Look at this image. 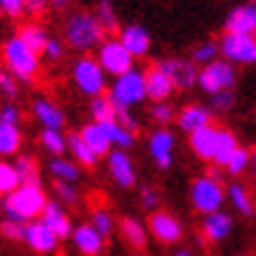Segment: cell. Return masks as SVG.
Here are the masks:
<instances>
[{
    "label": "cell",
    "instance_id": "cell-1",
    "mask_svg": "<svg viewBox=\"0 0 256 256\" xmlns=\"http://www.w3.org/2000/svg\"><path fill=\"white\" fill-rule=\"evenodd\" d=\"M104 38H106V31L96 22L94 12L78 10V12L68 14V19L64 22V45L70 47L73 52L87 54V52L96 50Z\"/></svg>",
    "mask_w": 256,
    "mask_h": 256
},
{
    "label": "cell",
    "instance_id": "cell-2",
    "mask_svg": "<svg viewBox=\"0 0 256 256\" xmlns=\"http://www.w3.org/2000/svg\"><path fill=\"white\" fill-rule=\"evenodd\" d=\"M0 62H2V68L10 70L24 85L33 82L40 73V54L26 45L16 33L2 42V47H0Z\"/></svg>",
    "mask_w": 256,
    "mask_h": 256
},
{
    "label": "cell",
    "instance_id": "cell-3",
    "mask_svg": "<svg viewBox=\"0 0 256 256\" xmlns=\"http://www.w3.org/2000/svg\"><path fill=\"white\" fill-rule=\"evenodd\" d=\"M47 200H50V195L40 181L38 184H19L12 193L2 198V214L8 218L28 224L40 216Z\"/></svg>",
    "mask_w": 256,
    "mask_h": 256
},
{
    "label": "cell",
    "instance_id": "cell-4",
    "mask_svg": "<svg viewBox=\"0 0 256 256\" xmlns=\"http://www.w3.org/2000/svg\"><path fill=\"white\" fill-rule=\"evenodd\" d=\"M188 200L198 214H212L224 210L226 204V184L224 176H214L210 170L198 174L188 186Z\"/></svg>",
    "mask_w": 256,
    "mask_h": 256
},
{
    "label": "cell",
    "instance_id": "cell-5",
    "mask_svg": "<svg viewBox=\"0 0 256 256\" xmlns=\"http://www.w3.org/2000/svg\"><path fill=\"white\" fill-rule=\"evenodd\" d=\"M106 96L113 101L116 108H136L141 106L146 96V78H144V70L141 68H130L124 70L122 76H116L113 82L106 90Z\"/></svg>",
    "mask_w": 256,
    "mask_h": 256
},
{
    "label": "cell",
    "instance_id": "cell-6",
    "mask_svg": "<svg viewBox=\"0 0 256 256\" xmlns=\"http://www.w3.org/2000/svg\"><path fill=\"white\" fill-rule=\"evenodd\" d=\"M70 82L82 96L94 99L108 90V76L92 54H80L70 66Z\"/></svg>",
    "mask_w": 256,
    "mask_h": 256
},
{
    "label": "cell",
    "instance_id": "cell-7",
    "mask_svg": "<svg viewBox=\"0 0 256 256\" xmlns=\"http://www.w3.org/2000/svg\"><path fill=\"white\" fill-rule=\"evenodd\" d=\"M238 82V70L230 62H226L224 56H216L214 62L204 64L198 68V85L204 94H216L226 92V90H233Z\"/></svg>",
    "mask_w": 256,
    "mask_h": 256
},
{
    "label": "cell",
    "instance_id": "cell-8",
    "mask_svg": "<svg viewBox=\"0 0 256 256\" xmlns=\"http://www.w3.org/2000/svg\"><path fill=\"white\" fill-rule=\"evenodd\" d=\"M148 235L158 242V244H164V247H172V244H178L186 235V226L184 221L170 210H162L158 207L156 212H148Z\"/></svg>",
    "mask_w": 256,
    "mask_h": 256
},
{
    "label": "cell",
    "instance_id": "cell-9",
    "mask_svg": "<svg viewBox=\"0 0 256 256\" xmlns=\"http://www.w3.org/2000/svg\"><path fill=\"white\" fill-rule=\"evenodd\" d=\"M216 45H218V56H224L226 62H230L233 66H252V64H256L254 36L224 31V36H221Z\"/></svg>",
    "mask_w": 256,
    "mask_h": 256
},
{
    "label": "cell",
    "instance_id": "cell-10",
    "mask_svg": "<svg viewBox=\"0 0 256 256\" xmlns=\"http://www.w3.org/2000/svg\"><path fill=\"white\" fill-rule=\"evenodd\" d=\"M96 62H99V66L104 70H106V76L108 78H116V76H122L124 70L134 68V59L127 50H124V45L120 42L118 38H104L99 42V47H96V56H94Z\"/></svg>",
    "mask_w": 256,
    "mask_h": 256
},
{
    "label": "cell",
    "instance_id": "cell-11",
    "mask_svg": "<svg viewBox=\"0 0 256 256\" xmlns=\"http://www.w3.org/2000/svg\"><path fill=\"white\" fill-rule=\"evenodd\" d=\"M148 158L153 160L160 172H167L174 167V158H176V136L167 127H156L146 139Z\"/></svg>",
    "mask_w": 256,
    "mask_h": 256
},
{
    "label": "cell",
    "instance_id": "cell-12",
    "mask_svg": "<svg viewBox=\"0 0 256 256\" xmlns=\"http://www.w3.org/2000/svg\"><path fill=\"white\" fill-rule=\"evenodd\" d=\"M106 170H108L110 181L122 190H132L139 184V170H136V162L130 156V150L110 148V153L106 156Z\"/></svg>",
    "mask_w": 256,
    "mask_h": 256
},
{
    "label": "cell",
    "instance_id": "cell-13",
    "mask_svg": "<svg viewBox=\"0 0 256 256\" xmlns=\"http://www.w3.org/2000/svg\"><path fill=\"white\" fill-rule=\"evenodd\" d=\"M22 242L31 249L33 254H38V256L56 254V252H59V244H62V240H59V238H56V235L40 221V218H33V221H28V224H24Z\"/></svg>",
    "mask_w": 256,
    "mask_h": 256
},
{
    "label": "cell",
    "instance_id": "cell-14",
    "mask_svg": "<svg viewBox=\"0 0 256 256\" xmlns=\"http://www.w3.org/2000/svg\"><path fill=\"white\" fill-rule=\"evenodd\" d=\"M158 66L170 76L178 92H188L198 85V66L186 56H164L158 62Z\"/></svg>",
    "mask_w": 256,
    "mask_h": 256
},
{
    "label": "cell",
    "instance_id": "cell-15",
    "mask_svg": "<svg viewBox=\"0 0 256 256\" xmlns=\"http://www.w3.org/2000/svg\"><path fill=\"white\" fill-rule=\"evenodd\" d=\"M68 240L80 256H101L106 252V238L101 233H96V228L90 221L73 226Z\"/></svg>",
    "mask_w": 256,
    "mask_h": 256
},
{
    "label": "cell",
    "instance_id": "cell-16",
    "mask_svg": "<svg viewBox=\"0 0 256 256\" xmlns=\"http://www.w3.org/2000/svg\"><path fill=\"white\" fill-rule=\"evenodd\" d=\"M235 228V218L228 214V212L218 210L212 212V214H204L200 224V238L204 242H212V244H221L230 238Z\"/></svg>",
    "mask_w": 256,
    "mask_h": 256
},
{
    "label": "cell",
    "instance_id": "cell-17",
    "mask_svg": "<svg viewBox=\"0 0 256 256\" xmlns=\"http://www.w3.org/2000/svg\"><path fill=\"white\" fill-rule=\"evenodd\" d=\"M38 218L59 238V240H68L70 230H73V226H76L68 207H64L62 202H56V200H47Z\"/></svg>",
    "mask_w": 256,
    "mask_h": 256
},
{
    "label": "cell",
    "instance_id": "cell-18",
    "mask_svg": "<svg viewBox=\"0 0 256 256\" xmlns=\"http://www.w3.org/2000/svg\"><path fill=\"white\" fill-rule=\"evenodd\" d=\"M31 116L42 130H64L66 127V113L50 96H36L31 101Z\"/></svg>",
    "mask_w": 256,
    "mask_h": 256
},
{
    "label": "cell",
    "instance_id": "cell-19",
    "mask_svg": "<svg viewBox=\"0 0 256 256\" xmlns=\"http://www.w3.org/2000/svg\"><path fill=\"white\" fill-rule=\"evenodd\" d=\"M174 122L181 132L190 134L195 130H200V127H207V124L214 122V113H212L210 106H204V104H186V106H181L176 110V116H174Z\"/></svg>",
    "mask_w": 256,
    "mask_h": 256
},
{
    "label": "cell",
    "instance_id": "cell-20",
    "mask_svg": "<svg viewBox=\"0 0 256 256\" xmlns=\"http://www.w3.org/2000/svg\"><path fill=\"white\" fill-rule=\"evenodd\" d=\"M118 40L124 45V50L134 56V59H144L150 54V33L139 26V24H127L122 28H118Z\"/></svg>",
    "mask_w": 256,
    "mask_h": 256
},
{
    "label": "cell",
    "instance_id": "cell-21",
    "mask_svg": "<svg viewBox=\"0 0 256 256\" xmlns=\"http://www.w3.org/2000/svg\"><path fill=\"white\" fill-rule=\"evenodd\" d=\"M216 132L218 124H207V127H200L195 132L188 134V148L198 160L202 162H212L214 160V148H216Z\"/></svg>",
    "mask_w": 256,
    "mask_h": 256
},
{
    "label": "cell",
    "instance_id": "cell-22",
    "mask_svg": "<svg viewBox=\"0 0 256 256\" xmlns=\"http://www.w3.org/2000/svg\"><path fill=\"white\" fill-rule=\"evenodd\" d=\"M144 78H146V96L150 101H167L172 94L176 92L172 78L158 64H153V66H148L144 70Z\"/></svg>",
    "mask_w": 256,
    "mask_h": 256
},
{
    "label": "cell",
    "instance_id": "cell-23",
    "mask_svg": "<svg viewBox=\"0 0 256 256\" xmlns=\"http://www.w3.org/2000/svg\"><path fill=\"white\" fill-rule=\"evenodd\" d=\"M224 28L228 33H244V36H254L256 33V8L249 2H242L233 8L226 16Z\"/></svg>",
    "mask_w": 256,
    "mask_h": 256
},
{
    "label": "cell",
    "instance_id": "cell-24",
    "mask_svg": "<svg viewBox=\"0 0 256 256\" xmlns=\"http://www.w3.org/2000/svg\"><path fill=\"white\" fill-rule=\"evenodd\" d=\"M226 202L233 207L235 214H240L244 218H252L256 214V200L254 193L247 188V184L242 181H233L226 186Z\"/></svg>",
    "mask_w": 256,
    "mask_h": 256
},
{
    "label": "cell",
    "instance_id": "cell-25",
    "mask_svg": "<svg viewBox=\"0 0 256 256\" xmlns=\"http://www.w3.org/2000/svg\"><path fill=\"white\" fill-rule=\"evenodd\" d=\"M118 233L122 238L127 244L136 252H144L148 247V240H150V235H148V228L146 224L141 221V218L132 216V214H127L118 221Z\"/></svg>",
    "mask_w": 256,
    "mask_h": 256
},
{
    "label": "cell",
    "instance_id": "cell-26",
    "mask_svg": "<svg viewBox=\"0 0 256 256\" xmlns=\"http://www.w3.org/2000/svg\"><path fill=\"white\" fill-rule=\"evenodd\" d=\"M47 172L52 181H68V184H80L82 178V167L68 156H54L47 162Z\"/></svg>",
    "mask_w": 256,
    "mask_h": 256
},
{
    "label": "cell",
    "instance_id": "cell-27",
    "mask_svg": "<svg viewBox=\"0 0 256 256\" xmlns=\"http://www.w3.org/2000/svg\"><path fill=\"white\" fill-rule=\"evenodd\" d=\"M80 139L85 141L87 146L92 148L94 153H96V158H106L110 153V141H108V134H106V130H104V124L101 122H94V120H90V122H85L82 127H80Z\"/></svg>",
    "mask_w": 256,
    "mask_h": 256
},
{
    "label": "cell",
    "instance_id": "cell-28",
    "mask_svg": "<svg viewBox=\"0 0 256 256\" xmlns=\"http://www.w3.org/2000/svg\"><path fill=\"white\" fill-rule=\"evenodd\" d=\"M66 139H68V144H66V153H68V158H73V160H76V162H78L82 170H94V167L99 164V158H96V153H94L92 148L87 146L85 141L80 139L78 132L66 134Z\"/></svg>",
    "mask_w": 256,
    "mask_h": 256
},
{
    "label": "cell",
    "instance_id": "cell-29",
    "mask_svg": "<svg viewBox=\"0 0 256 256\" xmlns=\"http://www.w3.org/2000/svg\"><path fill=\"white\" fill-rule=\"evenodd\" d=\"M24 132L19 124L0 122V158H14L22 153Z\"/></svg>",
    "mask_w": 256,
    "mask_h": 256
},
{
    "label": "cell",
    "instance_id": "cell-30",
    "mask_svg": "<svg viewBox=\"0 0 256 256\" xmlns=\"http://www.w3.org/2000/svg\"><path fill=\"white\" fill-rule=\"evenodd\" d=\"M238 146H240L238 134H235L233 130H228V127H218V132H216V148H214V160H212V164L224 167V162L230 158V153H233Z\"/></svg>",
    "mask_w": 256,
    "mask_h": 256
},
{
    "label": "cell",
    "instance_id": "cell-31",
    "mask_svg": "<svg viewBox=\"0 0 256 256\" xmlns=\"http://www.w3.org/2000/svg\"><path fill=\"white\" fill-rule=\"evenodd\" d=\"M66 144H68V139H66L64 130H40L38 134V146L50 158L66 156Z\"/></svg>",
    "mask_w": 256,
    "mask_h": 256
},
{
    "label": "cell",
    "instance_id": "cell-32",
    "mask_svg": "<svg viewBox=\"0 0 256 256\" xmlns=\"http://www.w3.org/2000/svg\"><path fill=\"white\" fill-rule=\"evenodd\" d=\"M104 130L108 134V141L113 148H122V150H130V148L136 146V134L130 132L127 127L118 122V120H108V122H101Z\"/></svg>",
    "mask_w": 256,
    "mask_h": 256
},
{
    "label": "cell",
    "instance_id": "cell-33",
    "mask_svg": "<svg viewBox=\"0 0 256 256\" xmlns=\"http://www.w3.org/2000/svg\"><path fill=\"white\" fill-rule=\"evenodd\" d=\"M16 36L26 42V45L31 47V50H36V52H42V47H45V42L50 40V33L40 26L38 22H28V24H22L19 26V31H16Z\"/></svg>",
    "mask_w": 256,
    "mask_h": 256
},
{
    "label": "cell",
    "instance_id": "cell-34",
    "mask_svg": "<svg viewBox=\"0 0 256 256\" xmlns=\"http://www.w3.org/2000/svg\"><path fill=\"white\" fill-rule=\"evenodd\" d=\"M249 164H252V150L244 148V146H238L233 153H230V158L224 162L221 170H224L226 176L238 178V176H242V174L249 170Z\"/></svg>",
    "mask_w": 256,
    "mask_h": 256
},
{
    "label": "cell",
    "instance_id": "cell-35",
    "mask_svg": "<svg viewBox=\"0 0 256 256\" xmlns=\"http://www.w3.org/2000/svg\"><path fill=\"white\" fill-rule=\"evenodd\" d=\"M90 224H92L94 228H96V233H101L104 238H110L118 228L116 214H113L108 207H101V204H96V207L90 210Z\"/></svg>",
    "mask_w": 256,
    "mask_h": 256
},
{
    "label": "cell",
    "instance_id": "cell-36",
    "mask_svg": "<svg viewBox=\"0 0 256 256\" xmlns=\"http://www.w3.org/2000/svg\"><path fill=\"white\" fill-rule=\"evenodd\" d=\"M14 167L19 172V178H22V184H38L40 181V162L31 153H19L14 156Z\"/></svg>",
    "mask_w": 256,
    "mask_h": 256
},
{
    "label": "cell",
    "instance_id": "cell-37",
    "mask_svg": "<svg viewBox=\"0 0 256 256\" xmlns=\"http://www.w3.org/2000/svg\"><path fill=\"white\" fill-rule=\"evenodd\" d=\"M52 190H54V200L62 202L64 207H78L80 200H82V193H80L78 184H68V181H54L52 184Z\"/></svg>",
    "mask_w": 256,
    "mask_h": 256
},
{
    "label": "cell",
    "instance_id": "cell-38",
    "mask_svg": "<svg viewBox=\"0 0 256 256\" xmlns=\"http://www.w3.org/2000/svg\"><path fill=\"white\" fill-rule=\"evenodd\" d=\"M90 118H92L94 122L116 120V106H113V101L106 94H99V96L90 99Z\"/></svg>",
    "mask_w": 256,
    "mask_h": 256
},
{
    "label": "cell",
    "instance_id": "cell-39",
    "mask_svg": "<svg viewBox=\"0 0 256 256\" xmlns=\"http://www.w3.org/2000/svg\"><path fill=\"white\" fill-rule=\"evenodd\" d=\"M19 184H22V178H19L14 162L8 158H0V198L10 195Z\"/></svg>",
    "mask_w": 256,
    "mask_h": 256
},
{
    "label": "cell",
    "instance_id": "cell-40",
    "mask_svg": "<svg viewBox=\"0 0 256 256\" xmlns=\"http://www.w3.org/2000/svg\"><path fill=\"white\" fill-rule=\"evenodd\" d=\"M94 16H96V22L101 24V28L108 33H116L120 28V24H118V12L116 8L110 5V0H99V5L94 10Z\"/></svg>",
    "mask_w": 256,
    "mask_h": 256
},
{
    "label": "cell",
    "instance_id": "cell-41",
    "mask_svg": "<svg viewBox=\"0 0 256 256\" xmlns=\"http://www.w3.org/2000/svg\"><path fill=\"white\" fill-rule=\"evenodd\" d=\"M218 56V45L214 42V40H204V42H198V45L190 50V62L200 68V66H204V64H210V62H214Z\"/></svg>",
    "mask_w": 256,
    "mask_h": 256
},
{
    "label": "cell",
    "instance_id": "cell-42",
    "mask_svg": "<svg viewBox=\"0 0 256 256\" xmlns=\"http://www.w3.org/2000/svg\"><path fill=\"white\" fill-rule=\"evenodd\" d=\"M148 116L150 120L158 124V127H167V124L174 122V116H176V110L172 106L170 101H153V106L148 110Z\"/></svg>",
    "mask_w": 256,
    "mask_h": 256
},
{
    "label": "cell",
    "instance_id": "cell-43",
    "mask_svg": "<svg viewBox=\"0 0 256 256\" xmlns=\"http://www.w3.org/2000/svg\"><path fill=\"white\" fill-rule=\"evenodd\" d=\"M235 92L233 90H226V92H216L210 96V108L212 113H230L235 108Z\"/></svg>",
    "mask_w": 256,
    "mask_h": 256
},
{
    "label": "cell",
    "instance_id": "cell-44",
    "mask_svg": "<svg viewBox=\"0 0 256 256\" xmlns=\"http://www.w3.org/2000/svg\"><path fill=\"white\" fill-rule=\"evenodd\" d=\"M19 85H22V82H19L10 70L0 68V94H2V99L14 101L16 96H19Z\"/></svg>",
    "mask_w": 256,
    "mask_h": 256
},
{
    "label": "cell",
    "instance_id": "cell-45",
    "mask_svg": "<svg viewBox=\"0 0 256 256\" xmlns=\"http://www.w3.org/2000/svg\"><path fill=\"white\" fill-rule=\"evenodd\" d=\"M160 202H162V195L156 186H144L139 190V204L144 212H156L160 207Z\"/></svg>",
    "mask_w": 256,
    "mask_h": 256
},
{
    "label": "cell",
    "instance_id": "cell-46",
    "mask_svg": "<svg viewBox=\"0 0 256 256\" xmlns=\"http://www.w3.org/2000/svg\"><path fill=\"white\" fill-rule=\"evenodd\" d=\"M0 235L10 242H22L24 238V224L22 221H14V218H2L0 221Z\"/></svg>",
    "mask_w": 256,
    "mask_h": 256
},
{
    "label": "cell",
    "instance_id": "cell-47",
    "mask_svg": "<svg viewBox=\"0 0 256 256\" xmlns=\"http://www.w3.org/2000/svg\"><path fill=\"white\" fill-rule=\"evenodd\" d=\"M24 120V110L19 104L14 101H5L0 106V122H8V124H22Z\"/></svg>",
    "mask_w": 256,
    "mask_h": 256
},
{
    "label": "cell",
    "instance_id": "cell-48",
    "mask_svg": "<svg viewBox=\"0 0 256 256\" xmlns=\"http://www.w3.org/2000/svg\"><path fill=\"white\" fill-rule=\"evenodd\" d=\"M64 54H66V45L59 38H50L42 47V52H40V56H45L47 62H62Z\"/></svg>",
    "mask_w": 256,
    "mask_h": 256
},
{
    "label": "cell",
    "instance_id": "cell-49",
    "mask_svg": "<svg viewBox=\"0 0 256 256\" xmlns=\"http://www.w3.org/2000/svg\"><path fill=\"white\" fill-rule=\"evenodd\" d=\"M116 120L122 124V127H127L130 132H134V134L141 130V120L134 116L132 108H116Z\"/></svg>",
    "mask_w": 256,
    "mask_h": 256
},
{
    "label": "cell",
    "instance_id": "cell-50",
    "mask_svg": "<svg viewBox=\"0 0 256 256\" xmlns=\"http://www.w3.org/2000/svg\"><path fill=\"white\" fill-rule=\"evenodd\" d=\"M0 14H8L12 19L24 14V0H0Z\"/></svg>",
    "mask_w": 256,
    "mask_h": 256
},
{
    "label": "cell",
    "instance_id": "cell-51",
    "mask_svg": "<svg viewBox=\"0 0 256 256\" xmlns=\"http://www.w3.org/2000/svg\"><path fill=\"white\" fill-rule=\"evenodd\" d=\"M50 8V0H24V12L31 16H40Z\"/></svg>",
    "mask_w": 256,
    "mask_h": 256
},
{
    "label": "cell",
    "instance_id": "cell-52",
    "mask_svg": "<svg viewBox=\"0 0 256 256\" xmlns=\"http://www.w3.org/2000/svg\"><path fill=\"white\" fill-rule=\"evenodd\" d=\"M68 5V0H50V8H54V10H64Z\"/></svg>",
    "mask_w": 256,
    "mask_h": 256
},
{
    "label": "cell",
    "instance_id": "cell-53",
    "mask_svg": "<svg viewBox=\"0 0 256 256\" xmlns=\"http://www.w3.org/2000/svg\"><path fill=\"white\" fill-rule=\"evenodd\" d=\"M172 256H198V254H195L193 249H176Z\"/></svg>",
    "mask_w": 256,
    "mask_h": 256
},
{
    "label": "cell",
    "instance_id": "cell-54",
    "mask_svg": "<svg viewBox=\"0 0 256 256\" xmlns=\"http://www.w3.org/2000/svg\"><path fill=\"white\" fill-rule=\"evenodd\" d=\"M249 170H252V172L256 174V148L252 150V164H249Z\"/></svg>",
    "mask_w": 256,
    "mask_h": 256
},
{
    "label": "cell",
    "instance_id": "cell-55",
    "mask_svg": "<svg viewBox=\"0 0 256 256\" xmlns=\"http://www.w3.org/2000/svg\"><path fill=\"white\" fill-rule=\"evenodd\" d=\"M0 212H2V198H0Z\"/></svg>",
    "mask_w": 256,
    "mask_h": 256
},
{
    "label": "cell",
    "instance_id": "cell-56",
    "mask_svg": "<svg viewBox=\"0 0 256 256\" xmlns=\"http://www.w3.org/2000/svg\"><path fill=\"white\" fill-rule=\"evenodd\" d=\"M252 5H254V8H256V0H252Z\"/></svg>",
    "mask_w": 256,
    "mask_h": 256
},
{
    "label": "cell",
    "instance_id": "cell-57",
    "mask_svg": "<svg viewBox=\"0 0 256 256\" xmlns=\"http://www.w3.org/2000/svg\"><path fill=\"white\" fill-rule=\"evenodd\" d=\"M254 40H256V33H254Z\"/></svg>",
    "mask_w": 256,
    "mask_h": 256
}]
</instances>
